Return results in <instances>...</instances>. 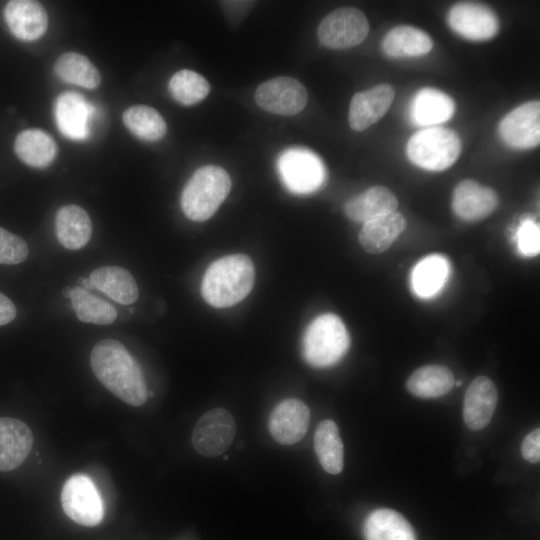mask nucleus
<instances>
[{"label":"nucleus","mask_w":540,"mask_h":540,"mask_svg":"<svg viewBox=\"0 0 540 540\" xmlns=\"http://www.w3.org/2000/svg\"><path fill=\"white\" fill-rule=\"evenodd\" d=\"M90 363L98 381L116 397L132 406L146 402L148 391L142 370L122 343L99 341L91 351Z\"/></svg>","instance_id":"obj_1"},{"label":"nucleus","mask_w":540,"mask_h":540,"mask_svg":"<svg viewBox=\"0 0 540 540\" xmlns=\"http://www.w3.org/2000/svg\"><path fill=\"white\" fill-rule=\"evenodd\" d=\"M397 207L398 200L392 191L383 186H373L349 199L343 209L350 220L365 223L394 212Z\"/></svg>","instance_id":"obj_21"},{"label":"nucleus","mask_w":540,"mask_h":540,"mask_svg":"<svg viewBox=\"0 0 540 540\" xmlns=\"http://www.w3.org/2000/svg\"><path fill=\"white\" fill-rule=\"evenodd\" d=\"M69 298L78 320L82 322L108 325L117 318L114 306L91 294L80 285L70 289Z\"/></svg>","instance_id":"obj_32"},{"label":"nucleus","mask_w":540,"mask_h":540,"mask_svg":"<svg viewBox=\"0 0 540 540\" xmlns=\"http://www.w3.org/2000/svg\"><path fill=\"white\" fill-rule=\"evenodd\" d=\"M498 392L486 376L476 377L468 386L463 401V420L471 430L485 428L494 414Z\"/></svg>","instance_id":"obj_16"},{"label":"nucleus","mask_w":540,"mask_h":540,"mask_svg":"<svg viewBox=\"0 0 540 540\" xmlns=\"http://www.w3.org/2000/svg\"><path fill=\"white\" fill-rule=\"evenodd\" d=\"M452 371L443 365H426L415 370L406 382L407 390L420 398H436L447 394L454 386Z\"/></svg>","instance_id":"obj_29"},{"label":"nucleus","mask_w":540,"mask_h":540,"mask_svg":"<svg viewBox=\"0 0 540 540\" xmlns=\"http://www.w3.org/2000/svg\"><path fill=\"white\" fill-rule=\"evenodd\" d=\"M447 21L454 32L473 41L491 39L499 30L497 15L488 6L479 3L455 4L448 12Z\"/></svg>","instance_id":"obj_11"},{"label":"nucleus","mask_w":540,"mask_h":540,"mask_svg":"<svg viewBox=\"0 0 540 540\" xmlns=\"http://www.w3.org/2000/svg\"><path fill=\"white\" fill-rule=\"evenodd\" d=\"M518 248L525 256H536L540 251L539 224L532 220H525L519 227Z\"/></svg>","instance_id":"obj_36"},{"label":"nucleus","mask_w":540,"mask_h":540,"mask_svg":"<svg viewBox=\"0 0 540 540\" xmlns=\"http://www.w3.org/2000/svg\"><path fill=\"white\" fill-rule=\"evenodd\" d=\"M457 387L461 386L462 385V381L461 380H457L455 381V384Z\"/></svg>","instance_id":"obj_41"},{"label":"nucleus","mask_w":540,"mask_h":540,"mask_svg":"<svg viewBox=\"0 0 540 540\" xmlns=\"http://www.w3.org/2000/svg\"><path fill=\"white\" fill-rule=\"evenodd\" d=\"M310 411L299 399L290 398L280 402L269 418V431L280 444L291 445L300 441L307 432Z\"/></svg>","instance_id":"obj_15"},{"label":"nucleus","mask_w":540,"mask_h":540,"mask_svg":"<svg viewBox=\"0 0 540 540\" xmlns=\"http://www.w3.org/2000/svg\"><path fill=\"white\" fill-rule=\"evenodd\" d=\"M55 115L58 127L66 137L73 140L87 137L90 107L81 95L73 92L61 94L56 102Z\"/></svg>","instance_id":"obj_24"},{"label":"nucleus","mask_w":540,"mask_h":540,"mask_svg":"<svg viewBox=\"0 0 540 540\" xmlns=\"http://www.w3.org/2000/svg\"><path fill=\"white\" fill-rule=\"evenodd\" d=\"M350 346V337L343 321L333 313L317 316L308 325L302 339L305 361L316 368L338 363Z\"/></svg>","instance_id":"obj_4"},{"label":"nucleus","mask_w":540,"mask_h":540,"mask_svg":"<svg viewBox=\"0 0 540 540\" xmlns=\"http://www.w3.org/2000/svg\"><path fill=\"white\" fill-rule=\"evenodd\" d=\"M124 125L138 138L157 141L163 138L167 125L161 114L147 105H134L125 110L122 116Z\"/></svg>","instance_id":"obj_33"},{"label":"nucleus","mask_w":540,"mask_h":540,"mask_svg":"<svg viewBox=\"0 0 540 540\" xmlns=\"http://www.w3.org/2000/svg\"><path fill=\"white\" fill-rule=\"evenodd\" d=\"M70 289H71V288L66 287V288L62 291V294H63L64 297L69 298Z\"/></svg>","instance_id":"obj_40"},{"label":"nucleus","mask_w":540,"mask_h":540,"mask_svg":"<svg viewBox=\"0 0 540 540\" xmlns=\"http://www.w3.org/2000/svg\"><path fill=\"white\" fill-rule=\"evenodd\" d=\"M432 48L433 41L425 31L408 25L392 28L382 41V49L390 57L421 56Z\"/></svg>","instance_id":"obj_27"},{"label":"nucleus","mask_w":540,"mask_h":540,"mask_svg":"<svg viewBox=\"0 0 540 540\" xmlns=\"http://www.w3.org/2000/svg\"><path fill=\"white\" fill-rule=\"evenodd\" d=\"M14 152L25 164L43 168L54 160L57 147L54 139L47 132L32 128L16 136Z\"/></svg>","instance_id":"obj_26"},{"label":"nucleus","mask_w":540,"mask_h":540,"mask_svg":"<svg viewBox=\"0 0 540 540\" xmlns=\"http://www.w3.org/2000/svg\"><path fill=\"white\" fill-rule=\"evenodd\" d=\"M169 91L178 103L190 106L206 98L210 92V84L199 73L182 69L171 77Z\"/></svg>","instance_id":"obj_34"},{"label":"nucleus","mask_w":540,"mask_h":540,"mask_svg":"<svg viewBox=\"0 0 540 540\" xmlns=\"http://www.w3.org/2000/svg\"><path fill=\"white\" fill-rule=\"evenodd\" d=\"M448 260L439 254L429 255L420 260L411 274V286L420 298H431L444 287L449 276Z\"/></svg>","instance_id":"obj_28"},{"label":"nucleus","mask_w":540,"mask_h":540,"mask_svg":"<svg viewBox=\"0 0 540 540\" xmlns=\"http://www.w3.org/2000/svg\"><path fill=\"white\" fill-rule=\"evenodd\" d=\"M16 317L14 303L4 294L0 293V326L5 325Z\"/></svg>","instance_id":"obj_38"},{"label":"nucleus","mask_w":540,"mask_h":540,"mask_svg":"<svg viewBox=\"0 0 540 540\" xmlns=\"http://www.w3.org/2000/svg\"><path fill=\"white\" fill-rule=\"evenodd\" d=\"M33 445V434L23 421L0 417V471L20 466Z\"/></svg>","instance_id":"obj_18"},{"label":"nucleus","mask_w":540,"mask_h":540,"mask_svg":"<svg viewBox=\"0 0 540 540\" xmlns=\"http://www.w3.org/2000/svg\"><path fill=\"white\" fill-rule=\"evenodd\" d=\"M407 226L399 212H391L363 223L358 240L368 253L379 254L386 251Z\"/></svg>","instance_id":"obj_20"},{"label":"nucleus","mask_w":540,"mask_h":540,"mask_svg":"<svg viewBox=\"0 0 540 540\" xmlns=\"http://www.w3.org/2000/svg\"><path fill=\"white\" fill-rule=\"evenodd\" d=\"M94 288L117 303L129 305L137 301L139 290L132 274L119 266H103L90 274Z\"/></svg>","instance_id":"obj_23"},{"label":"nucleus","mask_w":540,"mask_h":540,"mask_svg":"<svg viewBox=\"0 0 540 540\" xmlns=\"http://www.w3.org/2000/svg\"><path fill=\"white\" fill-rule=\"evenodd\" d=\"M455 112L454 100L441 90L425 87L412 99L410 118L417 126L433 127L448 121Z\"/></svg>","instance_id":"obj_19"},{"label":"nucleus","mask_w":540,"mask_h":540,"mask_svg":"<svg viewBox=\"0 0 540 540\" xmlns=\"http://www.w3.org/2000/svg\"><path fill=\"white\" fill-rule=\"evenodd\" d=\"M254 281L255 269L250 257L245 254L226 255L207 268L201 283V294L209 305L227 308L246 298Z\"/></svg>","instance_id":"obj_2"},{"label":"nucleus","mask_w":540,"mask_h":540,"mask_svg":"<svg viewBox=\"0 0 540 540\" xmlns=\"http://www.w3.org/2000/svg\"><path fill=\"white\" fill-rule=\"evenodd\" d=\"M307 100L306 88L292 77H275L260 84L255 91L257 105L277 115H295L304 109Z\"/></svg>","instance_id":"obj_10"},{"label":"nucleus","mask_w":540,"mask_h":540,"mask_svg":"<svg viewBox=\"0 0 540 540\" xmlns=\"http://www.w3.org/2000/svg\"><path fill=\"white\" fill-rule=\"evenodd\" d=\"M79 284L80 286L82 285V287L85 288L86 290H91L94 288L90 278H80Z\"/></svg>","instance_id":"obj_39"},{"label":"nucleus","mask_w":540,"mask_h":540,"mask_svg":"<svg viewBox=\"0 0 540 540\" xmlns=\"http://www.w3.org/2000/svg\"><path fill=\"white\" fill-rule=\"evenodd\" d=\"M230 190L231 178L225 169L215 165L200 167L182 191V211L192 221H205L217 211Z\"/></svg>","instance_id":"obj_3"},{"label":"nucleus","mask_w":540,"mask_h":540,"mask_svg":"<svg viewBox=\"0 0 540 540\" xmlns=\"http://www.w3.org/2000/svg\"><path fill=\"white\" fill-rule=\"evenodd\" d=\"M278 171L285 187L295 194L312 193L326 180L321 159L304 148L285 150L278 159Z\"/></svg>","instance_id":"obj_6"},{"label":"nucleus","mask_w":540,"mask_h":540,"mask_svg":"<svg viewBox=\"0 0 540 540\" xmlns=\"http://www.w3.org/2000/svg\"><path fill=\"white\" fill-rule=\"evenodd\" d=\"M236 433L232 414L224 408H214L204 413L192 432V444L203 456L223 454L231 445Z\"/></svg>","instance_id":"obj_9"},{"label":"nucleus","mask_w":540,"mask_h":540,"mask_svg":"<svg viewBox=\"0 0 540 540\" xmlns=\"http://www.w3.org/2000/svg\"><path fill=\"white\" fill-rule=\"evenodd\" d=\"M394 96V88L387 83L356 93L349 106L351 129L360 132L379 121L390 108Z\"/></svg>","instance_id":"obj_14"},{"label":"nucleus","mask_w":540,"mask_h":540,"mask_svg":"<svg viewBox=\"0 0 540 540\" xmlns=\"http://www.w3.org/2000/svg\"><path fill=\"white\" fill-rule=\"evenodd\" d=\"M364 534L366 540H416L411 524L389 508L376 509L368 515Z\"/></svg>","instance_id":"obj_25"},{"label":"nucleus","mask_w":540,"mask_h":540,"mask_svg":"<svg viewBox=\"0 0 540 540\" xmlns=\"http://www.w3.org/2000/svg\"><path fill=\"white\" fill-rule=\"evenodd\" d=\"M521 454L523 458L531 463H538L540 460V430L534 429L528 433L521 444Z\"/></svg>","instance_id":"obj_37"},{"label":"nucleus","mask_w":540,"mask_h":540,"mask_svg":"<svg viewBox=\"0 0 540 540\" xmlns=\"http://www.w3.org/2000/svg\"><path fill=\"white\" fill-rule=\"evenodd\" d=\"M4 18L12 34L23 41L40 38L48 26L46 10L32 0L9 1L4 9Z\"/></svg>","instance_id":"obj_17"},{"label":"nucleus","mask_w":540,"mask_h":540,"mask_svg":"<svg viewBox=\"0 0 540 540\" xmlns=\"http://www.w3.org/2000/svg\"><path fill=\"white\" fill-rule=\"evenodd\" d=\"M28 253V245L22 237L0 227V264H19Z\"/></svg>","instance_id":"obj_35"},{"label":"nucleus","mask_w":540,"mask_h":540,"mask_svg":"<svg viewBox=\"0 0 540 540\" xmlns=\"http://www.w3.org/2000/svg\"><path fill=\"white\" fill-rule=\"evenodd\" d=\"M314 449L323 469L330 474H339L343 469V443L336 423L323 420L314 435Z\"/></svg>","instance_id":"obj_30"},{"label":"nucleus","mask_w":540,"mask_h":540,"mask_svg":"<svg viewBox=\"0 0 540 540\" xmlns=\"http://www.w3.org/2000/svg\"><path fill=\"white\" fill-rule=\"evenodd\" d=\"M498 132L510 147L529 149L540 142V102L529 101L509 112L500 122Z\"/></svg>","instance_id":"obj_12"},{"label":"nucleus","mask_w":540,"mask_h":540,"mask_svg":"<svg viewBox=\"0 0 540 540\" xmlns=\"http://www.w3.org/2000/svg\"><path fill=\"white\" fill-rule=\"evenodd\" d=\"M461 140L451 129L433 126L414 133L407 142L409 160L429 171L451 167L461 152Z\"/></svg>","instance_id":"obj_5"},{"label":"nucleus","mask_w":540,"mask_h":540,"mask_svg":"<svg viewBox=\"0 0 540 540\" xmlns=\"http://www.w3.org/2000/svg\"><path fill=\"white\" fill-rule=\"evenodd\" d=\"M54 72L62 81L87 89H95L101 82L96 66L86 56L76 52L62 54L54 64Z\"/></svg>","instance_id":"obj_31"},{"label":"nucleus","mask_w":540,"mask_h":540,"mask_svg":"<svg viewBox=\"0 0 540 540\" xmlns=\"http://www.w3.org/2000/svg\"><path fill=\"white\" fill-rule=\"evenodd\" d=\"M64 512L84 526H95L103 518V502L93 481L84 474L69 477L61 491Z\"/></svg>","instance_id":"obj_8"},{"label":"nucleus","mask_w":540,"mask_h":540,"mask_svg":"<svg viewBox=\"0 0 540 540\" xmlns=\"http://www.w3.org/2000/svg\"><path fill=\"white\" fill-rule=\"evenodd\" d=\"M498 202V195L492 188L470 179L459 182L452 195L455 215L467 222L485 219L495 211Z\"/></svg>","instance_id":"obj_13"},{"label":"nucleus","mask_w":540,"mask_h":540,"mask_svg":"<svg viewBox=\"0 0 540 540\" xmlns=\"http://www.w3.org/2000/svg\"><path fill=\"white\" fill-rule=\"evenodd\" d=\"M368 32L369 23L362 11L354 7H342L323 18L317 35L325 47L346 49L362 43Z\"/></svg>","instance_id":"obj_7"},{"label":"nucleus","mask_w":540,"mask_h":540,"mask_svg":"<svg viewBox=\"0 0 540 540\" xmlns=\"http://www.w3.org/2000/svg\"><path fill=\"white\" fill-rule=\"evenodd\" d=\"M55 232L61 245L69 250H79L91 238L92 223L82 207L69 204L58 210L55 217Z\"/></svg>","instance_id":"obj_22"}]
</instances>
